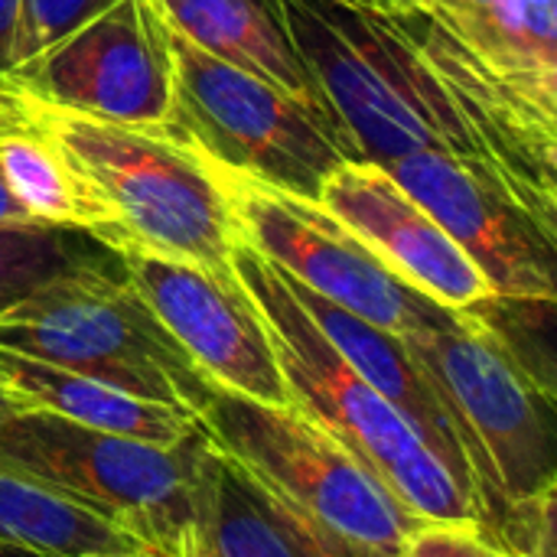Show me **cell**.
I'll list each match as a JSON object with an SVG mask.
<instances>
[{
  "mask_svg": "<svg viewBox=\"0 0 557 557\" xmlns=\"http://www.w3.org/2000/svg\"><path fill=\"white\" fill-rule=\"evenodd\" d=\"M0 176L33 222L82 228L111 251L121 248L124 232L104 196L33 121L0 137Z\"/></svg>",
  "mask_w": 557,
  "mask_h": 557,
  "instance_id": "obj_19",
  "label": "cell"
},
{
  "mask_svg": "<svg viewBox=\"0 0 557 557\" xmlns=\"http://www.w3.org/2000/svg\"><path fill=\"white\" fill-rule=\"evenodd\" d=\"M206 166L225 193L238 238L307 290L395 336L444 330L460 320L463 310L441 307L405 284L320 202Z\"/></svg>",
  "mask_w": 557,
  "mask_h": 557,
  "instance_id": "obj_8",
  "label": "cell"
},
{
  "mask_svg": "<svg viewBox=\"0 0 557 557\" xmlns=\"http://www.w3.org/2000/svg\"><path fill=\"white\" fill-rule=\"evenodd\" d=\"M0 349L193 414L215 392L121 264L55 277L13 304Z\"/></svg>",
  "mask_w": 557,
  "mask_h": 557,
  "instance_id": "obj_4",
  "label": "cell"
},
{
  "mask_svg": "<svg viewBox=\"0 0 557 557\" xmlns=\"http://www.w3.org/2000/svg\"><path fill=\"white\" fill-rule=\"evenodd\" d=\"M0 557H49V555H39V552H33V548H20V545H3V542H0Z\"/></svg>",
  "mask_w": 557,
  "mask_h": 557,
  "instance_id": "obj_27",
  "label": "cell"
},
{
  "mask_svg": "<svg viewBox=\"0 0 557 557\" xmlns=\"http://www.w3.org/2000/svg\"><path fill=\"white\" fill-rule=\"evenodd\" d=\"M23 408H26V405H23V401H20V398H16L10 388H3V385H0V424H3L7 418L20 414Z\"/></svg>",
  "mask_w": 557,
  "mask_h": 557,
  "instance_id": "obj_26",
  "label": "cell"
},
{
  "mask_svg": "<svg viewBox=\"0 0 557 557\" xmlns=\"http://www.w3.org/2000/svg\"><path fill=\"white\" fill-rule=\"evenodd\" d=\"M372 3H379L382 10H398L401 7V0H372Z\"/></svg>",
  "mask_w": 557,
  "mask_h": 557,
  "instance_id": "obj_28",
  "label": "cell"
},
{
  "mask_svg": "<svg viewBox=\"0 0 557 557\" xmlns=\"http://www.w3.org/2000/svg\"><path fill=\"white\" fill-rule=\"evenodd\" d=\"M26 101L29 121L104 196L124 232L121 248L137 245L235 277L232 248L238 232L225 193L199 153L160 127L114 124Z\"/></svg>",
  "mask_w": 557,
  "mask_h": 557,
  "instance_id": "obj_3",
  "label": "cell"
},
{
  "mask_svg": "<svg viewBox=\"0 0 557 557\" xmlns=\"http://www.w3.org/2000/svg\"><path fill=\"white\" fill-rule=\"evenodd\" d=\"M163 39L173 111L160 131L212 166L320 202L326 176L349 160L346 147L300 101L193 46L166 20Z\"/></svg>",
  "mask_w": 557,
  "mask_h": 557,
  "instance_id": "obj_6",
  "label": "cell"
},
{
  "mask_svg": "<svg viewBox=\"0 0 557 557\" xmlns=\"http://www.w3.org/2000/svg\"><path fill=\"white\" fill-rule=\"evenodd\" d=\"M0 385L10 388L26 408H42L82 428L134 437L157 447H176L199 431V414L193 411L147 401L7 349H0Z\"/></svg>",
  "mask_w": 557,
  "mask_h": 557,
  "instance_id": "obj_17",
  "label": "cell"
},
{
  "mask_svg": "<svg viewBox=\"0 0 557 557\" xmlns=\"http://www.w3.org/2000/svg\"><path fill=\"white\" fill-rule=\"evenodd\" d=\"M421 3H424V0H401V7H421ZM401 7H398V10H401Z\"/></svg>",
  "mask_w": 557,
  "mask_h": 557,
  "instance_id": "obj_29",
  "label": "cell"
},
{
  "mask_svg": "<svg viewBox=\"0 0 557 557\" xmlns=\"http://www.w3.org/2000/svg\"><path fill=\"white\" fill-rule=\"evenodd\" d=\"M401 339L463 454L483 535L509 509L557 486L552 388L483 307Z\"/></svg>",
  "mask_w": 557,
  "mask_h": 557,
  "instance_id": "obj_2",
  "label": "cell"
},
{
  "mask_svg": "<svg viewBox=\"0 0 557 557\" xmlns=\"http://www.w3.org/2000/svg\"><path fill=\"white\" fill-rule=\"evenodd\" d=\"M16 23H20V0H0V82L13 69Z\"/></svg>",
  "mask_w": 557,
  "mask_h": 557,
  "instance_id": "obj_24",
  "label": "cell"
},
{
  "mask_svg": "<svg viewBox=\"0 0 557 557\" xmlns=\"http://www.w3.org/2000/svg\"><path fill=\"white\" fill-rule=\"evenodd\" d=\"M401 557H512L486 539L476 525H434L424 522L411 542L405 545Z\"/></svg>",
  "mask_w": 557,
  "mask_h": 557,
  "instance_id": "obj_22",
  "label": "cell"
},
{
  "mask_svg": "<svg viewBox=\"0 0 557 557\" xmlns=\"http://www.w3.org/2000/svg\"><path fill=\"white\" fill-rule=\"evenodd\" d=\"M33 219L26 215V209L13 199V193L7 189L3 176H0V225H29Z\"/></svg>",
  "mask_w": 557,
  "mask_h": 557,
  "instance_id": "obj_25",
  "label": "cell"
},
{
  "mask_svg": "<svg viewBox=\"0 0 557 557\" xmlns=\"http://www.w3.org/2000/svg\"><path fill=\"white\" fill-rule=\"evenodd\" d=\"M117 258L127 281L212 385L261 405H294L268 326L238 277H219L137 245L117 248Z\"/></svg>",
  "mask_w": 557,
  "mask_h": 557,
  "instance_id": "obj_10",
  "label": "cell"
},
{
  "mask_svg": "<svg viewBox=\"0 0 557 557\" xmlns=\"http://www.w3.org/2000/svg\"><path fill=\"white\" fill-rule=\"evenodd\" d=\"M421 7L496 82L557 121V0H424Z\"/></svg>",
  "mask_w": 557,
  "mask_h": 557,
  "instance_id": "obj_15",
  "label": "cell"
},
{
  "mask_svg": "<svg viewBox=\"0 0 557 557\" xmlns=\"http://www.w3.org/2000/svg\"><path fill=\"white\" fill-rule=\"evenodd\" d=\"M320 206L385 268L441 307L476 310L493 300L483 271L385 170L366 160H343L326 176Z\"/></svg>",
  "mask_w": 557,
  "mask_h": 557,
  "instance_id": "obj_12",
  "label": "cell"
},
{
  "mask_svg": "<svg viewBox=\"0 0 557 557\" xmlns=\"http://www.w3.org/2000/svg\"><path fill=\"white\" fill-rule=\"evenodd\" d=\"M199 428L284 509L346 548L401 557L424 525L297 405H261L215 385Z\"/></svg>",
  "mask_w": 557,
  "mask_h": 557,
  "instance_id": "obj_5",
  "label": "cell"
},
{
  "mask_svg": "<svg viewBox=\"0 0 557 557\" xmlns=\"http://www.w3.org/2000/svg\"><path fill=\"white\" fill-rule=\"evenodd\" d=\"M206 441L199 428L176 447H157L23 408L0 424V467L124 522L170 557H183Z\"/></svg>",
  "mask_w": 557,
  "mask_h": 557,
  "instance_id": "obj_7",
  "label": "cell"
},
{
  "mask_svg": "<svg viewBox=\"0 0 557 557\" xmlns=\"http://www.w3.org/2000/svg\"><path fill=\"white\" fill-rule=\"evenodd\" d=\"M232 268L258 307L294 405L326 428L411 516L434 525H476L470 493L411 421L326 343L284 274L242 238Z\"/></svg>",
  "mask_w": 557,
  "mask_h": 557,
  "instance_id": "obj_1",
  "label": "cell"
},
{
  "mask_svg": "<svg viewBox=\"0 0 557 557\" xmlns=\"http://www.w3.org/2000/svg\"><path fill=\"white\" fill-rule=\"evenodd\" d=\"M183 557H199V555H193V552H183Z\"/></svg>",
  "mask_w": 557,
  "mask_h": 557,
  "instance_id": "obj_30",
  "label": "cell"
},
{
  "mask_svg": "<svg viewBox=\"0 0 557 557\" xmlns=\"http://www.w3.org/2000/svg\"><path fill=\"white\" fill-rule=\"evenodd\" d=\"M284 281H287L294 300L313 320V326L326 336V343L356 369V375H362L375 392H382L411 421V428L428 441V447L447 463V470L457 476V483L473 499V486H470L463 454L454 441V431L444 418V408L437 405L431 385L424 382L421 369L414 366L405 339L388 333V330L372 326L369 320H362L343 307H336L333 300L307 290L304 284H297L287 274H284Z\"/></svg>",
  "mask_w": 557,
  "mask_h": 557,
  "instance_id": "obj_16",
  "label": "cell"
},
{
  "mask_svg": "<svg viewBox=\"0 0 557 557\" xmlns=\"http://www.w3.org/2000/svg\"><path fill=\"white\" fill-rule=\"evenodd\" d=\"M3 82L33 101L114 124L163 127L173 111L163 20L150 0H114L39 55L13 65Z\"/></svg>",
  "mask_w": 557,
  "mask_h": 557,
  "instance_id": "obj_9",
  "label": "cell"
},
{
  "mask_svg": "<svg viewBox=\"0 0 557 557\" xmlns=\"http://www.w3.org/2000/svg\"><path fill=\"white\" fill-rule=\"evenodd\" d=\"M385 173L467 251L490 281L493 300L555 307V232L447 153H411Z\"/></svg>",
  "mask_w": 557,
  "mask_h": 557,
  "instance_id": "obj_11",
  "label": "cell"
},
{
  "mask_svg": "<svg viewBox=\"0 0 557 557\" xmlns=\"http://www.w3.org/2000/svg\"><path fill=\"white\" fill-rule=\"evenodd\" d=\"M114 0H20L13 65L39 55L91 16H98Z\"/></svg>",
  "mask_w": 557,
  "mask_h": 557,
  "instance_id": "obj_21",
  "label": "cell"
},
{
  "mask_svg": "<svg viewBox=\"0 0 557 557\" xmlns=\"http://www.w3.org/2000/svg\"><path fill=\"white\" fill-rule=\"evenodd\" d=\"M29 121V101L10 82H0V137Z\"/></svg>",
  "mask_w": 557,
  "mask_h": 557,
  "instance_id": "obj_23",
  "label": "cell"
},
{
  "mask_svg": "<svg viewBox=\"0 0 557 557\" xmlns=\"http://www.w3.org/2000/svg\"><path fill=\"white\" fill-rule=\"evenodd\" d=\"M183 552L199 557H369L284 509L212 441H206L199 457Z\"/></svg>",
  "mask_w": 557,
  "mask_h": 557,
  "instance_id": "obj_13",
  "label": "cell"
},
{
  "mask_svg": "<svg viewBox=\"0 0 557 557\" xmlns=\"http://www.w3.org/2000/svg\"><path fill=\"white\" fill-rule=\"evenodd\" d=\"M0 542L49 557H170L124 522L3 467Z\"/></svg>",
  "mask_w": 557,
  "mask_h": 557,
  "instance_id": "obj_18",
  "label": "cell"
},
{
  "mask_svg": "<svg viewBox=\"0 0 557 557\" xmlns=\"http://www.w3.org/2000/svg\"><path fill=\"white\" fill-rule=\"evenodd\" d=\"M114 264L117 255L91 232L42 222L0 225V313L55 277Z\"/></svg>",
  "mask_w": 557,
  "mask_h": 557,
  "instance_id": "obj_20",
  "label": "cell"
},
{
  "mask_svg": "<svg viewBox=\"0 0 557 557\" xmlns=\"http://www.w3.org/2000/svg\"><path fill=\"white\" fill-rule=\"evenodd\" d=\"M193 46L232 62L300 101L343 147L346 137L271 0H150ZM349 153V147H346Z\"/></svg>",
  "mask_w": 557,
  "mask_h": 557,
  "instance_id": "obj_14",
  "label": "cell"
}]
</instances>
